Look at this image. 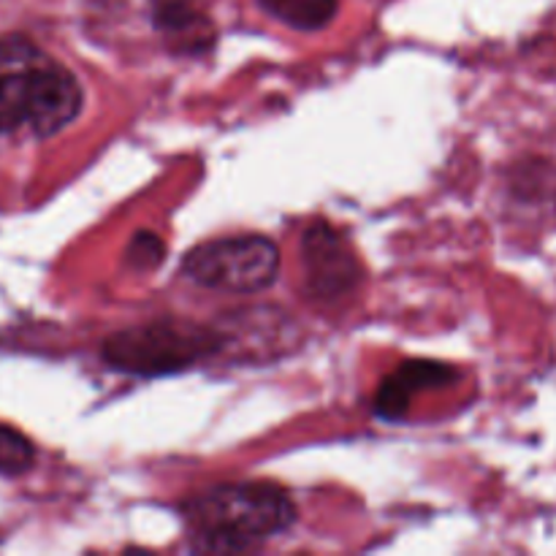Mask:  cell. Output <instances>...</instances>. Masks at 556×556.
Masks as SVG:
<instances>
[{
  "label": "cell",
  "instance_id": "cell-1",
  "mask_svg": "<svg viewBox=\"0 0 556 556\" xmlns=\"http://www.w3.org/2000/svg\"><path fill=\"white\" fill-rule=\"evenodd\" d=\"M182 521L199 552L233 554L291 530L296 505L275 483H223L190 497Z\"/></svg>",
  "mask_w": 556,
  "mask_h": 556
},
{
  "label": "cell",
  "instance_id": "cell-2",
  "mask_svg": "<svg viewBox=\"0 0 556 556\" xmlns=\"http://www.w3.org/2000/svg\"><path fill=\"white\" fill-rule=\"evenodd\" d=\"M217 351V337L210 329L190 324H144L123 329L103 342V362L112 369L136 378L182 372Z\"/></svg>",
  "mask_w": 556,
  "mask_h": 556
},
{
  "label": "cell",
  "instance_id": "cell-3",
  "mask_svg": "<svg viewBox=\"0 0 556 556\" xmlns=\"http://www.w3.org/2000/svg\"><path fill=\"white\" fill-rule=\"evenodd\" d=\"M182 271L204 288L228 293H255L269 288L280 271V250L271 239L226 237L190 250Z\"/></svg>",
  "mask_w": 556,
  "mask_h": 556
},
{
  "label": "cell",
  "instance_id": "cell-4",
  "mask_svg": "<svg viewBox=\"0 0 556 556\" xmlns=\"http://www.w3.org/2000/svg\"><path fill=\"white\" fill-rule=\"evenodd\" d=\"M302 261L309 293L318 299L345 296L362 282L356 255L329 223H315L304 231Z\"/></svg>",
  "mask_w": 556,
  "mask_h": 556
},
{
  "label": "cell",
  "instance_id": "cell-5",
  "mask_svg": "<svg viewBox=\"0 0 556 556\" xmlns=\"http://www.w3.org/2000/svg\"><path fill=\"white\" fill-rule=\"evenodd\" d=\"M47 52L25 36L0 38V134H11L30 117L33 87Z\"/></svg>",
  "mask_w": 556,
  "mask_h": 556
},
{
  "label": "cell",
  "instance_id": "cell-6",
  "mask_svg": "<svg viewBox=\"0 0 556 556\" xmlns=\"http://www.w3.org/2000/svg\"><path fill=\"white\" fill-rule=\"evenodd\" d=\"M81 101H85V96H81V87L76 81V76L65 65L54 63L49 58L38 68L27 125L41 139L60 134L65 125H71L79 117Z\"/></svg>",
  "mask_w": 556,
  "mask_h": 556
},
{
  "label": "cell",
  "instance_id": "cell-7",
  "mask_svg": "<svg viewBox=\"0 0 556 556\" xmlns=\"http://www.w3.org/2000/svg\"><path fill=\"white\" fill-rule=\"evenodd\" d=\"M456 378V372L438 362H407L380 386L375 396V413L386 421H396L407 413L410 400L418 391H427L432 386H445Z\"/></svg>",
  "mask_w": 556,
  "mask_h": 556
},
{
  "label": "cell",
  "instance_id": "cell-8",
  "mask_svg": "<svg viewBox=\"0 0 556 556\" xmlns=\"http://www.w3.org/2000/svg\"><path fill=\"white\" fill-rule=\"evenodd\" d=\"M155 22L168 38L185 41V47H206L212 41V25L190 0H157Z\"/></svg>",
  "mask_w": 556,
  "mask_h": 556
},
{
  "label": "cell",
  "instance_id": "cell-9",
  "mask_svg": "<svg viewBox=\"0 0 556 556\" xmlns=\"http://www.w3.org/2000/svg\"><path fill=\"white\" fill-rule=\"evenodd\" d=\"M258 3L266 14L302 33L324 30L340 9V0H258Z\"/></svg>",
  "mask_w": 556,
  "mask_h": 556
},
{
  "label": "cell",
  "instance_id": "cell-10",
  "mask_svg": "<svg viewBox=\"0 0 556 556\" xmlns=\"http://www.w3.org/2000/svg\"><path fill=\"white\" fill-rule=\"evenodd\" d=\"M36 462V448L30 440L14 427L0 424V472L5 476H20V472L30 470Z\"/></svg>",
  "mask_w": 556,
  "mask_h": 556
},
{
  "label": "cell",
  "instance_id": "cell-11",
  "mask_svg": "<svg viewBox=\"0 0 556 556\" xmlns=\"http://www.w3.org/2000/svg\"><path fill=\"white\" fill-rule=\"evenodd\" d=\"M163 253H166V248H163L161 239L150 231H141L136 233L134 242H130L128 261L136 266V269H152V266L161 264Z\"/></svg>",
  "mask_w": 556,
  "mask_h": 556
}]
</instances>
